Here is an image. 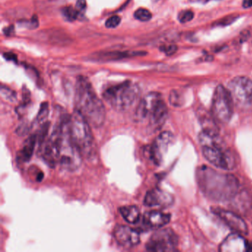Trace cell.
<instances>
[{"mask_svg": "<svg viewBox=\"0 0 252 252\" xmlns=\"http://www.w3.org/2000/svg\"><path fill=\"white\" fill-rule=\"evenodd\" d=\"M197 183L203 194L215 201L231 200L238 191V181L234 175L221 173L206 166L199 169Z\"/></svg>", "mask_w": 252, "mask_h": 252, "instance_id": "1", "label": "cell"}, {"mask_svg": "<svg viewBox=\"0 0 252 252\" xmlns=\"http://www.w3.org/2000/svg\"><path fill=\"white\" fill-rule=\"evenodd\" d=\"M75 106L76 111L86 119L91 126L98 128L104 125L106 119L105 107L91 82L83 76H79L76 80Z\"/></svg>", "mask_w": 252, "mask_h": 252, "instance_id": "2", "label": "cell"}, {"mask_svg": "<svg viewBox=\"0 0 252 252\" xmlns=\"http://www.w3.org/2000/svg\"><path fill=\"white\" fill-rule=\"evenodd\" d=\"M167 115V107L161 95L158 93L152 92L138 103L134 116L136 122L148 121L150 127L158 129L164 124Z\"/></svg>", "mask_w": 252, "mask_h": 252, "instance_id": "3", "label": "cell"}, {"mask_svg": "<svg viewBox=\"0 0 252 252\" xmlns=\"http://www.w3.org/2000/svg\"><path fill=\"white\" fill-rule=\"evenodd\" d=\"M218 136L201 132L199 139L205 158L214 166L224 170H231L237 164L236 158L231 150L224 148L218 140Z\"/></svg>", "mask_w": 252, "mask_h": 252, "instance_id": "4", "label": "cell"}, {"mask_svg": "<svg viewBox=\"0 0 252 252\" xmlns=\"http://www.w3.org/2000/svg\"><path fill=\"white\" fill-rule=\"evenodd\" d=\"M139 96V88L130 81L109 87L103 93L104 100L118 111H125L130 108Z\"/></svg>", "mask_w": 252, "mask_h": 252, "instance_id": "5", "label": "cell"}, {"mask_svg": "<svg viewBox=\"0 0 252 252\" xmlns=\"http://www.w3.org/2000/svg\"><path fill=\"white\" fill-rule=\"evenodd\" d=\"M70 133L82 158L92 157L95 153V141L91 125L76 110L70 117Z\"/></svg>", "mask_w": 252, "mask_h": 252, "instance_id": "6", "label": "cell"}, {"mask_svg": "<svg viewBox=\"0 0 252 252\" xmlns=\"http://www.w3.org/2000/svg\"><path fill=\"white\" fill-rule=\"evenodd\" d=\"M233 103L238 108H246L252 104V81L246 76H237L227 87Z\"/></svg>", "mask_w": 252, "mask_h": 252, "instance_id": "7", "label": "cell"}, {"mask_svg": "<svg viewBox=\"0 0 252 252\" xmlns=\"http://www.w3.org/2000/svg\"><path fill=\"white\" fill-rule=\"evenodd\" d=\"M232 99L229 93L223 86L217 87L212 103V116L220 123H227L233 114Z\"/></svg>", "mask_w": 252, "mask_h": 252, "instance_id": "8", "label": "cell"}, {"mask_svg": "<svg viewBox=\"0 0 252 252\" xmlns=\"http://www.w3.org/2000/svg\"><path fill=\"white\" fill-rule=\"evenodd\" d=\"M62 127L60 123L56 126L51 135L39 144V153L43 160L51 167L59 164L61 151Z\"/></svg>", "mask_w": 252, "mask_h": 252, "instance_id": "9", "label": "cell"}, {"mask_svg": "<svg viewBox=\"0 0 252 252\" xmlns=\"http://www.w3.org/2000/svg\"><path fill=\"white\" fill-rule=\"evenodd\" d=\"M178 243V237L172 229L160 228L149 239L146 249L150 252H173Z\"/></svg>", "mask_w": 252, "mask_h": 252, "instance_id": "10", "label": "cell"}, {"mask_svg": "<svg viewBox=\"0 0 252 252\" xmlns=\"http://www.w3.org/2000/svg\"><path fill=\"white\" fill-rule=\"evenodd\" d=\"M174 136L170 132H162L153 141L150 148V158L153 163L160 165L167 152L169 146L173 143Z\"/></svg>", "mask_w": 252, "mask_h": 252, "instance_id": "11", "label": "cell"}, {"mask_svg": "<svg viewBox=\"0 0 252 252\" xmlns=\"http://www.w3.org/2000/svg\"><path fill=\"white\" fill-rule=\"evenodd\" d=\"M214 213L218 215L234 233L246 235L249 233V228L244 220L239 216L237 214L231 211L225 210V209L215 208L212 209Z\"/></svg>", "mask_w": 252, "mask_h": 252, "instance_id": "12", "label": "cell"}, {"mask_svg": "<svg viewBox=\"0 0 252 252\" xmlns=\"http://www.w3.org/2000/svg\"><path fill=\"white\" fill-rule=\"evenodd\" d=\"M113 237L118 244L124 248H132L140 243V234L127 225H118L113 230Z\"/></svg>", "mask_w": 252, "mask_h": 252, "instance_id": "13", "label": "cell"}, {"mask_svg": "<svg viewBox=\"0 0 252 252\" xmlns=\"http://www.w3.org/2000/svg\"><path fill=\"white\" fill-rule=\"evenodd\" d=\"M172 202L171 194L158 188L147 191L144 200V205L148 207H167Z\"/></svg>", "mask_w": 252, "mask_h": 252, "instance_id": "14", "label": "cell"}, {"mask_svg": "<svg viewBox=\"0 0 252 252\" xmlns=\"http://www.w3.org/2000/svg\"><path fill=\"white\" fill-rule=\"evenodd\" d=\"M249 243L242 234L234 233L228 236L220 245V251L228 252H241L250 251Z\"/></svg>", "mask_w": 252, "mask_h": 252, "instance_id": "15", "label": "cell"}, {"mask_svg": "<svg viewBox=\"0 0 252 252\" xmlns=\"http://www.w3.org/2000/svg\"><path fill=\"white\" fill-rule=\"evenodd\" d=\"M170 215L160 212L150 211L146 212L143 216L142 222L144 226L148 228H158L165 226L170 221Z\"/></svg>", "mask_w": 252, "mask_h": 252, "instance_id": "16", "label": "cell"}, {"mask_svg": "<svg viewBox=\"0 0 252 252\" xmlns=\"http://www.w3.org/2000/svg\"><path fill=\"white\" fill-rule=\"evenodd\" d=\"M146 53L143 51H112V52L101 54L100 57L101 60L105 61H114V60H123V59L130 58V57H138L145 55Z\"/></svg>", "mask_w": 252, "mask_h": 252, "instance_id": "17", "label": "cell"}, {"mask_svg": "<svg viewBox=\"0 0 252 252\" xmlns=\"http://www.w3.org/2000/svg\"><path fill=\"white\" fill-rule=\"evenodd\" d=\"M121 215L124 219L131 224L138 223L141 219V212L139 209L135 206H122L119 209Z\"/></svg>", "mask_w": 252, "mask_h": 252, "instance_id": "18", "label": "cell"}, {"mask_svg": "<svg viewBox=\"0 0 252 252\" xmlns=\"http://www.w3.org/2000/svg\"><path fill=\"white\" fill-rule=\"evenodd\" d=\"M37 135H32L25 141L23 148L20 150V158L23 161L28 162L33 156L36 146Z\"/></svg>", "mask_w": 252, "mask_h": 252, "instance_id": "19", "label": "cell"}, {"mask_svg": "<svg viewBox=\"0 0 252 252\" xmlns=\"http://www.w3.org/2000/svg\"><path fill=\"white\" fill-rule=\"evenodd\" d=\"M63 14L66 20L70 22L77 20L78 17H79V13H78L76 8L72 6H67L63 8Z\"/></svg>", "mask_w": 252, "mask_h": 252, "instance_id": "20", "label": "cell"}, {"mask_svg": "<svg viewBox=\"0 0 252 252\" xmlns=\"http://www.w3.org/2000/svg\"><path fill=\"white\" fill-rule=\"evenodd\" d=\"M134 17L139 21L147 22L151 20L152 14L149 10L145 9V8H139L135 11Z\"/></svg>", "mask_w": 252, "mask_h": 252, "instance_id": "21", "label": "cell"}, {"mask_svg": "<svg viewBox=\"0 0 252 252\" xmlns=\"http://www.w3.org/2000/svg\"><path fill=\"white\" fill-rule=\"evenodd\" d=\"M239 16L237 14H231V15L226 16L220 20H218L214 23V26H220V27H224V26H230L232 24L235 20H237Z\"/></svg>", "mask_w": 252, "mask_h": 252, "instance_id": "22", "label": "cell"}, {"mask_svg": "<svg viewBox=\"0 0 252 252\" xmlns=\"http://www.w3.org/2000/svg\"><path fill=\"white\" fill-rule=\"evenodd\" d=\"M169 102L172 106L180 107L182 105L184 99L179 92L177 91H171L170 95H169Z\"/></svg>", "mask_w": 252, "mask_h": 252, "instance_id": "23", "label": "cell"}, {"mask_svg": "<svg viewBox=\"0 0 252 252\" xmlns=\"http://www.w3.org/2000/svg\"><path fill=\"white\" fill-rule=\"evenodd\" d=\"M193 18H194V13L189 10L181 11L178 15V20L181 23H189L192 20Z\"/></svg>", "mask_w": 252, "mask_h": 252, "instance_id": "24", "label": "cell"}, {"mask_svg": "<svg viewBox=\"0 0 252 252\" xmlns=\"http://www.w3.org/2000/svg\"><path fill=\"white\" fill-rule=\"evenodd\" d=\"M48 112H49V110H48V104L47 103H43L41 105L40 110H39V114H38L37 116V122L39 123H41V122H43L46 119V118L48 117Z\"/></svg>", "mask_w": 252, "mask_h": 252, "instance_id": "25", "label": "cell"}, {"mask_svg": "<svg viewBox=\"0 0 252 252\" xmlns=\"http://www.w3.org/2000/svg\"><path fill=\"white\" fill-rule=\"evenodd\" d=\"M121 21H122V19H121L119 16H113V17H110V18L106 21V27L108 28V29H115V28L119 26Z\"/></svg>", "mask_w": 252, "mask_h": 252, "instance_id": "26", "label": "cell"}, {"mask_svg": "<svg viewBox=\"0 0 252 252\" xmlns=\"http://www.w3.org/2000/svg\"><path fill=\"white\" fill-rule=\"evenodd\" d=\"M177 50H178V47L174 44H169V45H164L160 47V51L167 56L173 55L176 53Z\"/></svg>", "mask_w": 252, "mask_h": 252, "instance_id": "27", "label": "cell"}, {"mask_svg": "<svg viewBox=\"0 0 252 252\" xmlns=\"http://www.w3.org/2000/svg\"><path fill=\"white\" fill-rule=\"evenodd\" d=\"M1 94H2V96L5 97V99L10 100L11 101H14L16 99L15 93L11 90L8 89V88L2 87Z\"/></svg>", "mask_w": 252, "mask_h": 252, "instance_id": "28", "label": "cell"}, {"mask_svg": "<svg viewBox=\"0 0 252 252\" xmlns=\"http://www.w3.org/2000/svg\"><path fill=\"white\" fill-rule=\"evenodd\" d=\"M87 8L86 0H78L76 2V8L79 13V16H82L85 14Z\"/></svg>", "mask_w": 252, "mask_h": 252, "instance_id": "29", "label": "cell"}, {"mask_svg": "<svg viewBox=\"0 0 252 252\" xmlns=\"http://www.w3.org/2000/svg\"><path fill=\"white\" fill-rule=\"evenodd\" d=\"M39 26V20L37 16L34 15L32 17L31 21L28 23V28L30 29H35Z\"/></svg>", "mask_w": 252, "mask_h": 252, "instance_id": "30", "label": "cell"}, {"mask_svg": "<svg viewBox=\"0 0 252 252\" xmlns=\"http://www.w3.org/2000/svg\"><path fill=\"white\" fill-rule=\"evenodd\" d=\"M250 36V32L247 30H244V32H242L240 36V39L241 42H244V41L247 40Z\"/></svg>", "mask_w": 252, "mask_h": 252, "instance_id": "31", "label": "cell"}, {"mask_svg": "<svg viewBox=\"0 0 252 252\" xmlns=\"http://www.w3.org/2000/svg\"><path fill=\"white\" fill-rule=\"evenodd\" d=\"M4 58L8 61H16L17 60V57L14 54H10V53H5L3 54Z\"/></svg>", "mask_w": 252, "mask_h": 252, "instance_id": "32", "label": "cell"}, {"mask_svg": "<svg viewBox=\"0 0 252 252\" xmlns=\"http://www.w3.org/2000/svg\"><path fill=\"white\" fill-rule=\"evenodd\" d=\"M14 26H11L10 27L6 28V29H4V33L7 36H11L13 32H14Z\"/></svg>", "mask_w": 252, "mask_h": 252, "instance_id": "33", "label": "cell"}, {"mask_svg": "<svg viewBox=\"0 0 252 252\" xmlns=\"http://www.w3.org/2000/svg\"><path fill=\"white\" fill-rule=\"evenodd\" d=\"M243 6L245 8H252V0H243Z\"/></svg>", "mask_w": 252, "mask_h": 252, "instance_id": "34", "label": "cell"}, {"mask_svg": "<svg viewBox=\"0 0 252 252\" xmlns=\"http://www.w3.org/2000/svg\"><path fill=\"white\" fill-rule=\"evenodd\" d=\"M153 2H157L158 0H153Z\"/></svg>", "mask_w": 252, "mask_h": 252, "instance_id": "35", "label": "cell"}]
</instances>
